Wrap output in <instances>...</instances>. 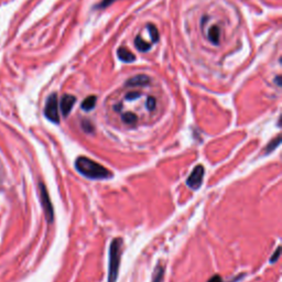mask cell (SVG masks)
I'll use <instances>...</instances> for the list:
<instances>
[{
	"label": "cell",
	"mask_w": 282,
	"mask_h": 282,
	"mask_svg": "<svg viewBox=\"0 0 282 282\" xmlns=\"http://www.w3.org/2000/svg\"><path fill=\"white\" fill-rule=\"evenodd\" d=\"M75 168H76V170L80 174L92 180L109 179L112 177V173L108 169L100 166L92 159L86 158V156H79V158H77L76 161H75Z\"/></svg>",
	"instance_id": "1"
},
{
	"label": "cell",
	"mask_w": 282,
	"mask_h": 282,
	"mask_svg": "<svg viewBox=\"0 0 282 282\" xmlns=\"http://www.w3.org/2000/svg\"><path fill=\"white\" fill-rule=\"evenodd\" d=\"M122 246L123 240L120 238H115L110 244L109 249V270H108V282H116L119 266L122 258Z\"/></svg>",
	"instance_id": "2"
},
{
	"label": "cell",
	"mask_w": 282,
	"mask_h": 282,
	"mask_svg": "<svg viewBox=\"0 0 282 282\" xmlns=\"http://www.w3.org/2000/svg\"><path fill=\"white\" fill-rule=\"evenodd\" d=\"M45 115L50 122L54 124L60 123V115H59V103H58V95L56 94H51L49 96L46 108H45Z\"/></svg>",
	"instance_id": "3"
},
{
	"label": "cell",
	"mask_w": 282,
	"mask_h": 282,
	"mask_svg": "<svg viewBox=\"0 0 282 282\" xmlns=\"http://www.w3.org/2000/svg\"><path fill=\"white\" fill-rule=\"evenodd\" d=\"M40 187V198H41V204L43 206V211L46 213V216L49 223H52L54 219V211H53V206L51 203V199H50L49 193L46 185L43 183L39 184Z\"/></svg>",
	"instance_id": "4"
},
{
	"label": "cell",
	"mask_w": 282,
	"mask_h": 282,
	"mask_svg": "<svg viewBox=\"0 0 282 282\" xmlns=\"http://www.w3.org/2000/svg\"><path fill=\"white\" fill-rule=\"evenodd\" d=\"M203 178H204V167L203 166H196L193 169L192 173L190 177L186 180V185L191 187L192 190H198L200 185L203 183Z\"/></svg>",
	"instance_id": "5"
},
{
	"label": "cell",
	"mask_w": 282,
	"mask_h": 282,
	"mask_svg": "<svg viewBox=\"0 0 282 282\" xmlns=\"http://www.w3.org/2000/svg\"><path fill=\"white\" fill-rule=\"evenodd\" d=\"M75 102H76V98L73 95H68V94H65V95H63V97L61 98L60 107L64 117L68 116V114H70Z\"/></svg>",
	"instance_id": "6"
},
{
	"label": "cell",
	"mask_w": 282,
	"mask_h": 282,
	"mask_svg": "<svg viewBox=\"0 0 282 282\" xmlns=\"http://www.w3.org/2000/svg\"><path fill=\"white\" fill-rule=\"evenodd\" d=\"M150 83V78L145 74L136 75V76L128 79L127 86H145Z\"/></svg>",
	"instance_id": "7"
},
{
	"label": "cell",
	"mask_w": 282,
	"mask_h": 282,
	"mask_svg": "<svg viewBox=\"0 0 282 282\" xmlns=\"http://www.w3.org/2000/svg\"><path fill=\"white\" fill-rule=\"evenodd\" d=\"M117 55L123 62H127V63H130V62H134L136 60V56L131 53L127 48H124V47L118 49Z\"/></svg>",
	"instance_id": "8"
},
{
	"label": "cell",
	"mask_w": 282,
	"mask_h": 282,
	"mask_svg": "<svg viewBox=\"0 0 282 282\" xmlns=\"http://www.w3.org/2000/svg\"><path fill=\"white\" fill-rule=\"evenodd\" d=\"M221 31H219V28L217 26H213L210 31H209V39L210 41L213 43V45L217 46L219 43V37H221Z\"/></svg>",
	"instance_id": "9"
},
{
	"label": "cell",
	"mask_w": 282,
	"mask_h": 282,
	"mask_svg": "<svg viewBox=\"0 0 282 282\" xmlns=\"http://www.w3.org/2000/svg\"><path fill=\"white\" fill-rule=\"evenodd\" d=\"M96 96H89L87 98H85L83 100V103H82V109H84L85 111H90L92 110L94 107H95V105H96Z\"/></svg>",
	"instance_id": "10"
},
{
	"label": "cell",
	"mask_w": 282,
	"mask_h": 282,
	"mask_svg": "<svg viewBox=\"0 0 282 282\" xmlns=\"http://www.w3.org/2000/svg\"><path fill=\"white\" fill-rule=\"evenodd\" d=\"M135 46H136V48L139 50V51H141V52H147L148 50L150 49V47H151V45H150V43H148V42H146L145 40L142 39L141 36H137L136 37V40H135Z\"/></svg>",
	"instance_id": "11"
},
{
	"label": "cell",
	"mask_w": 282,
	"mask_h": 282,
	"mask_svg": "<svg viewBox=\"0 0 282 282\" xmlns=\"http://www.w3.org/2000/svg\"><path fill=\"white\" fill-rule=\"evenodd\" d=\"M280 142H281V137L278 136L275 139H273L272 141H270V143L266 147V150H265V154H269L270 152H272L273 150H275L278 148V146L280 145Z\"/></svg>",
	"instance_id": "12"
},
{
	"label": "cell",
	"mask_w": 282,
	"mask_h": 282,
	"mask_svg": "<svg viewBox=\"0 0 282 282\" xmlns=\"http://www.w3.org/2000/svg\"><path fill=\"white\" fill-rule=\"evenodd\" d=\"M164 274H165L164 267L158 265V266H156V268H155L152 282H162V281H164Z\"/></svg>",
	"instance_id": "13"
},
{
	"label": "cell",
	"mask_w": 282,
	"mask_h": 282,
	"mask_svg": "<svg viewBox=\"0 0 282 282\" xmlns=\"http://www.w3.org/2000/svg\"><path fill=\"white\" fill-rule=\"evenodd\" d=\"M122 118H123V122L126 123L127 125H135L138 120V117L134 114V112H125Z\"/></svg>",
	"instance_id": "14"
},
{
	"label": "cell",
	"mask_w": 282,
	"mask_h": 282,
	"mask_svg": "<svg viewBox=\"0 0 282 282\" xmlns=\"http://www.w3.org/2000/svg\"><path fill=\"white\" fill-rule=\"evenodd\" d=\"M148 30L150 32V35H151V39L152 42H156L159 40V32H158V29H156L153 24H148Z\"/></svg>",
	"instance_id": "15"
},
{
	"label": "cell",
	"mask_w": 282,
	"mask_h": 282,
	"mask_svg": "<svg viewBox=\"0 0 282 282\" xmlns=\"http://www.w3.org/2000/svg\"><path fill=\"white\" fill-rule=\"evenodd\" d=\"M82 128L87 134H92L94 131L93 124L90 120H87V119H84V120L82 122Z\"/></svg>",
	"instance_id": "16"
},
{
	"label": "cell",
	"mask_w": 282,
	"mask_h": 282,
	"mask_svg": "<svg viewBox=\"0 0 282 282\" xmlns=\"http://www.w3.org/2000/svg\"><path fill=\"white\" fill-rule=\"evenodd\" d=\"M155 106H156V102H155V98L154 97H149L147 99V108L148 110L152 111L155 109Z\"/></svg>",
	"instance_id": "17"
},
{
	"label": "cell",
	"mask_w": 282,
	"mask_h": 282,
	"mask_svg": "<svg viewBox=\"0 0 282 282\" xmlns=\"http://www.w3.org/2000/svg\"><path fill=\"white\" fill-rule=\"evenodd\" d=\"M140 97V93L139 92H129L126 95V99L127 100H135L137 98Z\"/></svg>",
	"instance_id": "18"
},
{
	"label": "cell",
	"mask_w": 282,
	"mask_h": 282,
	"mask_svg": "<svg viewBox=\"0 0 282 282\" xmlns=\"http://www.w3.org/2000/svg\"><path fill=\"white\" fill-rule=\"evenodd\" d=\"M115 2H117V0H103V2L98 5V8H106V7H108L109 5H111L112 3H115Z\"/></svg>",
	"instance_id": "19"
},
{
	"label": "cell",
	"mask_w": 282,
	"mask_h": 282,
	"mask_svg": "<svg viewBox=\"0 0 282 282\" xmlns=\"http://www.w3.org/2000/svg\"><path fill=\"white\" fill-rule=\"evenodd\" d=\"M279 257H280V248L278 247V248H277V250H275L274 255H273V256L271 257V258H270V262H271V264H272V262H275V261H277Z\"/></svg>",
	"instance_id": "20"
},
{
	"label": "cell",
	"mask_w": 282,
	"mask_h": 282,
	"mask_svg": "<svg viewBox=\"0 0 282 282\" xmlns=\"http://www.w3.org/2000/svg\"><path fill=\"white\" fill-rule=\"evenodd\" d=\"M208 282H223V280H222L221 275L215 274V275H213V277Z\"/></svg>",
	"instance_id": "21"
}]
</instances>
